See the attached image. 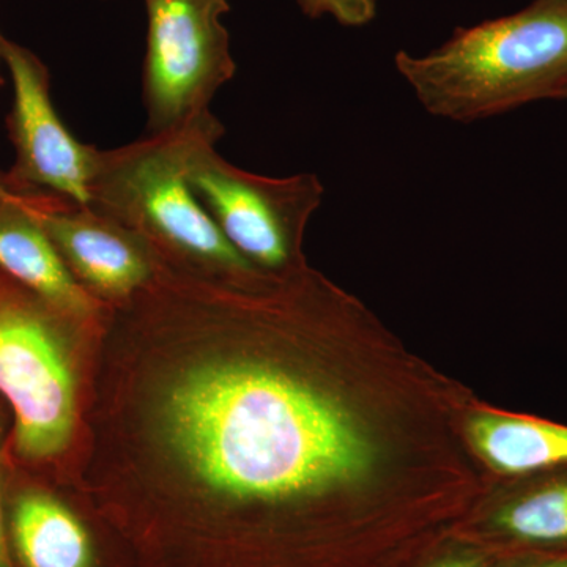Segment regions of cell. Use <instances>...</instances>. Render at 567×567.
Masks as SVG:
<instances>
[{
    "instance_id": "cell-12",
    "label": "cell",
    "mask_w": 567,
    "mask_h": 567,
    "mask_svg": "<svg viewBox=\"0 0 567 567\" xmlns=\"http://www.w3.org/2000/svg\"><path fill=\"white\" fill-rule=\"evenodd\" d=\"M499 535L537 551H567V470L543 473L509 496L494 514Z\"/></svg>"
},
{
    "instance_id": "cell-6",
    "label": "cell",
    "mask_w": 567,
    "mask_h": 567,
    "mask_svg": "<svg viewBox=\"0 0 567 567\" xmlns=\"http://www.w3.org/2000/svg\"><path fill=\"white\" fill-rule=\"evenodd\" d=\"M144 104L148 134L171 132L210 112L235 76L221 18L229 0H145Z\"/></svg>"
},
{
    "instance_id": "cell-1",
    "label": "cell",
    "mask_w": 567,
    "mask_h": 567,
    "mask_svg": "<svg viewBox=\"0 0 567 567\" xmlns=\"http://www.w3.org/2000/svg\"><path fill=\"white\" fill-rule=\"evenodd\" d=\"M164 429L178 458L216 494L248 502L352 486L375 451L333 395L257 361L189 369L169 388Z\"/></svg>"
},
{
    "instance_id": "cell-17",
    "label": "cell",
    "mask_w": 567,
    "mask_h": 567,
    "mask_svg": "<svg viewBox=\"0 0 567 567\" xmlns=\"http://www.w3.org/2000/svg\"><path fill=\"white\" fill-rule=\"evenodd\" d=\"M434 567H477V559L466 557L446 559Z\"/></svg>"
},
{
    "instance_id": "cell-8",
    "label": "cell",
    "mask_w": 567,
    "mask_h": 567,
    "mask_svg": "<svg viewBox=\"0 0 567 567\" xmlns=\"http://www.w3.org/2000/svg\"><path fill=\"white\" fill-rule=\"evenodd\" d=\"M32 212L70 274L99 303L133 300L155 279V249L91 205L41 193Z\"/></svg>"
},
{
    "instance_id": "cell-7",
    "label": "cell",
    "mask_w": 567,
    "mask_h": 567,
    "mask_svg": "<svg viewBox=\"0 0 567 567\" xmlns=\"http://www.w3.org/2000/svg\"><path fill=\"white\" fill-rule=\"evenodd\" d=\"M13 84L7 128L17 151L11 177L25 188L89 205L99 148L71 134L51 99L50 71L28 48L3 39Z\"/></svg>"
},
{
    "instance_id": "cell-9",
    "label": "cell",
    "mask_w": 567,
    "mask_h": 567,
    "mask_svg": "<svg viewBox=\"0 0 567 567\" xmlns=\"http://www.w3.org/2000/svg\"><path fill=\"white\" fill-rule=\"evenodd\" d=\"M41 193H0V270L66 315L92 322L102 316V303L70 274L33 216Z\"/></svg>"
},
{
    "instance_id": "cell-10",
    "label": "cell",
    "mask_w": 567,
    "mask_h": 567,
    "mask_svg": "<svg viewBox=\"0 0 567 567\" xmlns=\"http://www.w3.org/2000/svg\"><path fill=\"white\" fill-rule=\"evenodd\" d=\"M468 436L495 472L527 477L567 470V425L505 412H481Z\"/></svg>"
},
{
    "instance_id": "cell-15",
    "label": "cell",
    "mask_w": 567,
    "mask_h": 567,
    "mask_svg": "<svg viewBox=\"0 0 567 567\" xmlns=\"http://www.w3.org/2000/svg\"><path fill=\"white\" fill-rule=\"evenodd\" d=\"M0 567H13L11 565L9 540H7L6 524H3L2 502H0Z\"/></svg>"
},
{
    "instance_id": "cell-3",
    "label": "cell",
    "mask_w": 567,
    "mask_h": 567,
    "mask_svg": "<svg viewBox=\"0 0 567 567\" xmlns=\"http://www.w3.org/2000/svg\"><path fill=\"white\" fill-rule=\"evenodd\" d=\"M224 136L210 112L181 128L100 151L89 205L166 252L207 270L249 278L256 270L219 233L189 185L193 156Z\"/></svg>"
},
{
    "instance_id": "cell-18",
    "label": "cell",
    "mask_w": 567,
    "mask_h": 567,
    "mask_svg": "<svg viewBox=\"0 0 567 567\" xmlns=\"http://www.w3.org/2000/svg\"><path fill=\"white\" fill-rule=\"evenodd\" d=\"M3 39H6V37L0 35V63L3 62V51H2ZM2 85H3V78H2V74H0V87H2Z\"/></svg>"
},
{
    "instance_id": "cell-16",
    "label": "cell",
    "mask_w": 567,
    "mask_h": 567,
    "mask_svg": "<svg viewBox=\"0 0 567 567\" xmlns=\"http://www.w3.org/2000/svg\"><path fill=\"white\" fill-rule=\"evenodd\" d=\"M22 192H37V189L25 188L20 185L10 174L0 171V193H22Z\"/></svg>"
},
{
    "instance_id": "cell-4",
    "label": "cell",
    "mask_w": 567,
    "mask_h": 567,
    "mask_svg": "<svg viewBox=\"0 0 567 567\" xmlns=\"http://www.w3.org/2000/svg\"><path fill=\"white\" fill-rule=\"evenodd\" d=\"M74 320L0 270V393L13 406L14 446L28 461L59 456L73 439L76 391L66 324Z\"/></svg>"
},
{
    "instance_id": "cell-13",
    "label": "cell",
    "mask_w": 567,
    "mask_h": 567,
    "mask_svg": "<svg viewBox=\"0 0 567 567\" xmlns=\"http://www.w3.org/2000/svg\"><path fill=\"white\" fill-rule=\"evenodd\" d=\"M306 17H331L346 28H363L377 17V0H297Z\"/></svg>"
},
{
    "instance_id": "cell-11",
    "label": "cell",
    "mask_w": 567,
    "mask_h": 567,
    "mask_svg": "<svg viewBox=\"0 0 567 567\" xmlns=\"http://www.w3.org/2000/svg\"><path fill=\"white\" fill-rule=\"evenodd\" d=\"M11 537L24 567H92L91 537L54 496L25 492L11 516Z\"/></svg>"
},
{
    "instance_id": "cell-5",
    "label": "cell",
    "mask_w": 567,
    "mask_h": 567,
    "mask_svg": "<svg viewBox=\"0 0 567 567\" xmlns=\"http://www.w3.org/2000/svg\"><path fill=\"white\" fill-rule=\"evenodd\" d=\"M205 144L193 156L194 196L230 246L254 270L292 268L311 216L323 200L316 174L265 177L240 169Z\"/></svg>"
},
{
    "instance_id": "cell-2",
    "label": "cell",
    "mask_w": 567,
    "mask_h": 567,
    "mask_svg": "<svg viewBox=\"0 0 567 567\" xmlns=\"http://www.w3.org/2000/svg\"><path fill=\"white\" fill-rule=\"evenodd\" d=\"M394 65L425 111L470 123L567 87V0H535L507 17L458 28L424 55L399 51Z\"/></svg>"
},
{
    "instance_id": "cell-14",
    "label": "cell",
    "mask_w": 567,
    "mask_h": 567,
    "mask_svg": "<svg viewBox=\"0 0 567 567\" xmlns=\"http://www.w3.org/2000/svg\"><path fill=\"white\" fill-rule=\"evenodd\" d=\"M509 567H567L566 554H554V551H543L540 555H529L517 559Z\"/></svg>"
},
{
    "instance_id": "cell-19",
    "label": "cell",
    "mask_w": 567,
    "mask_h": 567,
    "mask_svg": "<svg viewBox=\"0 0 567 567\" xmlns=\"http://www.w3.org/2000/svg\"><path fill=\"white\" fill-rule=\"evenodd\" d=\"M563 100H567V87H566L565 96H563Z\"/></svg>"
}]
</instances>
